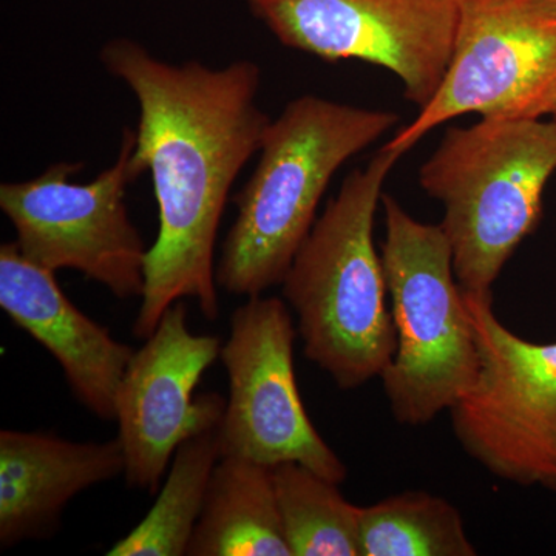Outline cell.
<instances>
[{
    "mask_svg": "<svg viewBox=\"0 0 556 556\" xmlns=\"http://www.w3.org/2000/svg\"><path fill=\"white\" fill-rule=\"evenodd\" d=\"M463 515L427 492L387 497L361 511V556H475Z\"/></svg>",
    "mask_w": 556,
    "mask_h": 556,
    "instance_id": "e0dca14e",
    "label": "cell"
},
{
    "mask_svg": "<svg viewBox=\"0 0 556 556\" xmlns=\"http://www.w3.org/2000/svg\"><path fill=\"white\" fill-rule=\"evenodd\" d=\"M222 348L218 336L190 331L188 306L178 300L135 351L115 397L126 457L124 477L130 489L150 495L159 492L179 445L222 422L226 408L222 394L193 396Z\"/></svg>",
    "mask_w": 556,
    "mask_h": 556,
    "instance_id": "8fae6325",
    "label": "cell"
},
{
    "mask_svg": "<svg viewBox=\"0 0 556 556\" xmlns=\"http://www.w3.org/2000/svg\"><path fill=\"white\" fill-rule=\"evenodd\" d=\"M401 116L305 94L269 123L254 174L233 197L237 217L215 266L218 288L255 298L283 283L336 172Z\"/></svg>",
    "mask_w": 556,
    "mask_h": 556,
    "instance_id": "3957f363",
    "label": "cell"
},
{
    "mask_svg": "<svg viewBox=\"0 0 556 556\" xmlns=\"http://www.w3.org/2000/svg\"><path fill=\"white\" fill-rule=\"evenodd\" d=\"M217 430L179 445L166 484L148 517L108 552L109 556H182L195 532L212 471L219 460Z\"/></svg>",
    "mask_w": 556,
    "mask_h": 556,
    "instance_id": "9a60e30c",
    "label": "cell"
},
{
    "mask_svg": "<svg viewBox=\"0 0 556 556\" xmlns=\"http://www.w3.org/2000/svg\"><path fill=\"white\" fill-rule=\"evenodd\" d=\"M455 50L437 97L383 148L408 152L457 116L541 119L556 109V0H457Z\"/></svg>",
    "mask_w": 556,
    "mask_h": 556,
    "instance_id": "ba28073f",
    "label": "cell"
},
{
    "mask_svg": "<svg viewBox=\"0 0 556 556\" xmlns=\"http://www.w3.org/2000/svg\"><path fill=\"white\" fill-rule=\"evenodd\" d=\"M278 511L292 556H361L362 507L299 463L273 467Z\"/></svg>",
    "mask_w": 556,
    "mask_h": 556,
    "instance_id": "2e32d148",
    "label": "cell"
},
{
    "mask_svg": "<svg viewBox=\"0 0 556 556\" xmlns=\"http://www.w3.org/2000/svg\"><path fill=\"white\" fill-rule=\"evenodd\" d=\"M126 471L123 445L0 431V546L46 540L78 493Z\"/></svg>",
    "mask_w": 556,
    "mask_h": 556,
    "instance_id": "4fadbf2b",
    "label": "cell"
},
{
    "mask_svg": "<svg viewBox=\"0 0 556 556\" xmlns=\"http://www.w3.org/2000/svg\"><path fill=\"white\" fill-rule=\"evenodd\" d=\"M382 263L397 350L380 379L394 419L420 427L473 386L477 340L441 225L417 222L393 197L382 195Z\"/></svg>",
    "mask_w": 556,
    "mask_h": 556,
    "instance_id": "5b68a950",
    "label": "cell"
},
{
    "mask_svg": "<svg viewBox=\"0 0 556 556\" xmlns=\"http://www.w3.org/2000/svg\"><path fill=\"white\" fill-rule=\"evenodd\" d=\"M135 141L137 130L124 129L118 159L86 185L70 181L83 163L51 164L28 181L0 185V208L28 262L78 270L118 299L141 298L149 248L126 206L127 186L139 178Z\"/></svg>",
    "mask_w": 556,
    "mask_h": 556,
    "instance_id": "52a82bcc",
    "label": "cell"
},
{
    "mask_svg": "<svg viewBox=\"0 0 556 556\" xmlns=\"http://www.w3.org/2000/svg\"><path fill=\"white\" fill-rule=\"evenodd\" d=\"M463 291L479 368L448 409L457 442L496 478L556 493V342L519 338L496 317L492 292Z\"/></svg>",
    "mask_w": 556,
    "mask_h": 556,
    "instance_id": "8992f818",
    "label": "cell"
},
{
    "mask_svg": "<svg viewBox=\"0 0 556 556\" xmlns=\"http://www.w3.org/2000/svg\"><path fill=\"white\" fill-rule=\"evenodd\" d=\"M278 42L329 62L357 60L393 72L419 110L447 75L457 0H247Z\"/></svg>",
    "mask_w": 556,
    "mask_h": 556,
    "instance_id": "30bf717a",
    "label": "cell"
},
{
    "mask_svg": "<svg viewBox=\"0 0 556 556\" xmlns=\"http://www.w3.org/2000/svg\"><path fill=\"white\" fill-rule=\"evenodd\" d=\"M53 270L0 247V308L56 358L70 391L91 415L115 420V397L134 348L73 305Z\"/></svg>",
    "mask_w": 556,
    "mask_h": 556,
    "instance_id": "7c38bea8",
    "label": "cell"
},
{
    "mask_svg": "<svg viewBox=\"0 0 556 556\" xmlns=\"http://www.w3.org/2000/svg\"><path fill=\"white\" fill-rule=\"evenodd\" d=\"M100 58L137 97L131 166L138 177L149 172L159 204L135 338H150L178 300H197L204 318L217 320L219 223L233 181L260 152L273 121L257 102L262 72L252 61L175 65L126 38L109 40Z\"/></svg>",
    "mask_w": 556,
    "mask_h": 556,
    "instance_id": "6da1fadb",
    "label": "cell"
},
{
    "mask_svg": "<svg viewBox=\"0 0 556 556\" xmlns=\"http://www.w3.org/2000/svg\"><path fill=\"white\" fill-rule=\"evenodd\" d=\"M189 556H292L273 467L223 456L212 471Z\"/></svg>",
    "mask_w": 556,
    "mask_h": 556,
    "instance_id": "5bb4252c",
    "label": "cell"
},
{
    "mask_svg": "<svg viewBox=\"0 0 556 556\" xmlns=\"http://www.w3.org/2000/svg\"><path fill=\"white\" fill-rule=\"evenodd\" d=\"M552 118H554V119H552V121H554V123L556 124V109H555V112H554V113H552Z\"/></svg>",
    "mask_w": 556,
    "mask_h": 556,
    "instance_id": "ac0fdd59",
    "label": "cell"
},
{
    "mask_svg": "<svg viewBox=\"0 0 556 556\" xmlns=\"http://www.w3.org/2000/svg\"><path fill=\"white\" fill-rule=\"evenodd\" d=\"M402 156L382 148L365 169L343 179L281 283L298 316L303 353L340 390L380 378L396 354L386 270L372 229L383 182Z\"/></svg>",
    "mask_w": 556,
    "mask_h": 556,
    "instance_id": "7a4b0ae2",
    "label": "cell"
},
{
    "mask_svg": "<svg viewBox=\"0 0 556 556\" xmlns=\"http://www.w3.org/2000/svg\"><path fill=\"white\" fill-rule=\"evenodd\" d=\"M298 334L281 299L255 295L233 311L219 354L229 383L217 430L219 455L268 467L299 463L342 484L346 466L318 434L300 397L294 371Z\"/></svg>",
    "mask_w": 556,
    "mask_h": 556,
    "instance_id": "9c48e42d",
    "label": "cell"
},
{
    "mask_svg": "<svg viewBox=\"0 0 556 556\" xmlns=\"http://www.w3.org/2000/svg\"><path fill=\"white\" fill-rule=\"evenodd\" d=\"M556 170V124L481 118L452 127L420 167V188L441 201V228L460 288L492 292L508 260L536 229Z\"/></svg>",
    "mask_w": 556,
    "mask_h": 556,
    "instance_id": "277c9868",
    "label": "cell"
}]
</instances>
